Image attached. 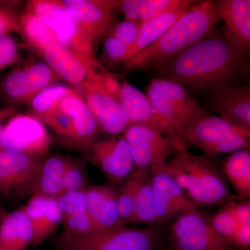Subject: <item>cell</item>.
I'll return each mask as SVG.
<instances>
[{"mask_svg":"<svg viewBox=\"0 0 250 250\" xmlns=\"http://www.w3.org/2000/svg\"><path fill=\"white\" fill-rule=\"evenodd\" d=\"M246 56L216 29L156 70V78L170 81L186 90L213 91L231 83L248 70Z\"/></svg>","mask_w":250,"mask_h":250,"instance_id":"obj_1","label":"cell"},{"mask_svg":"<svg viewBox=\"0 0 250 250\" xmlns=\"http://www.w3.org/2000/svg\"><path fill=\"white\" fill-rule=\"evenodd\" d=\"M218 22L214 1H197L159 40L125 62L123 71L157 70L210 34Z\"/></svg>","mask_w":250,"mask_h":250,"instance_id":"obj_2","label":"cell"},{"mask_svg":"<svg viewBox=\"0 0 250 250\" xmlns=\"http://www.w3.org/2000/svg\"><path fill=\"white\" fill-rule=\"evenodd\" d=\"M165 170L197 208L223 207L238 198L231 192L223 172L207 156L193 155L187 150L167 163Z\"/></svg>","mask_w":250,"mask_h":250,"instance_id":"obj_3","label":"cell"},{"mask_svg":"<svg viewBox=\"0 0 250 250\" xmlns=\"http://www.w3.org/2000/svg\"><path fill=\"white\" fill-rule=\"evenodd\" d=\"M145 94L172 138L186 146L184 133L187 126L208 115L185 88L170 81L152 79Z\"/></svg>","mask_w":250,"mask_h":250,"instance_id":"obj_4","label":"cell"},{"mask_svg":"<svg viewBox=\"0 0 250 250\" xmlns=\"http://www.w3.org/2000/svg\"><path fill=\"white\" fill-rule=\"evenodd\" d=\"M161 228H128L126 225L58 239L60 250H157L162 241Z\"/></svg>","mask_w":250,"mask_h":250,"instance_id":"obj_5","label":"cell"},{"mask_svg":"<svg viewBox=\"0 0 250 250\" xmlns=\"http://www.w3.org/2000/svg\"><path fill=\"white\" fill-rule=\"evenodd\" d=\"M184 138L188 145L209 157L249 149L250 130L236 126L221 117L207 115L189 125Z\"/></svg>","mask_w":250,"mask_h":250,"instance_id":"obj_6","label":"cell"},{"mask_svg":"<svg viewBox=\"0 0 250 250\" xmlns=\"http://www.w3.org/2000/svg\"><path fill=\"white\" fill-rule=\"evenodd\" d=\"M127 141L137 168H156L165 165L172 154L188 150L160 129L147 124L129 125L123 134Z\"/></svg>","mask_w":250,"mask_h":250,"instance_id":"obj_7","label":"cell"},{"mask_svg":"<svg viewBox=\"0 0 250 250\" xmlns=\"http://www.w3.org/2000/svg\"><path fill=\"white\" fill-rule=\"evenodd\" d=\"M171 223L174 250H237L215 231L209 215L197 208L181 213Z\"/></svg>","mask_w":250,"mask_h":250,"instance_id":"obj_8","label":"cell"},{"mask_svg":"<svg viewBox=\"0 0 250 250\" xmlns=\"http://www.w3.org/2000/svg\"><path fill=\"white\" fill-rule=\"evenodd\" d=\"M24 11L35 14L50 27L59 42L77 55L90 60H98L95 51L73 18L57 0L27 1Z\"/></svg>","mask_w":250,"mask_h":250,"instance_id":"obj_9","label":"cell"},{"mask_svg":"<svg viewBox=\"0 0 250 250\" xmlns=\"http://www.w3.org/2000/svg\"><path fill=\"white\" fill-rule=\"evenodd\" d=\"M52 143L45 125L32 115H13L5 125L2 149L7 152L42 159Z\"/></svg>","mask_w":250,"mask_h":250,"instance_id":"obj_10","label":"cell"},{"mask_svg":"<svg viewBox=\"0 0 250 250\" xmlns=\"http://www.w3.org/2000/svg\"><path fill=\"white\" fill-rule=\"evenodd\" d=\"M42 57L71 88L85 82L104 85L112 75L98 60L80 57L59 42L49 46Z\"/></svg>","mask_w":250,"mask_h":250,"instance_id":"obj_11","label":"cell"},{"mask_svg":"<svg viewBox=\"0 0 250 250\" xmlns=\"http://www.w3.org/2000/svg\"><path fill=\"white\" fill-rule=\"evenodd\" d=\"M72 89L86 105L100 131L113 136L124 133L128 118L116 96L95 82H85Z\"/></svg>","mask_w":250,"mask_h":250,"instance_id":"obj_12","label":"cell"},{"mask_svg":"<svg viewBox=\"0 0 250 250\" xmlns=\"http://www.w3.org/2000/svg\"><path fill=\"white\" fill-rule=\"evenodd\" d=\"M84 155L85 161L98 167L115 187L137 168L123 134L96 140Z\"/></svg>","mask_w":250,"mask_h":250,"instance_id":"obj_13","label":"cell"},{"mask_svg":"<svg viewBox=\"0 0 250 250\" xmlns=\"http://www.w3.org/2000/svg\"><path fill=\"white\" fill-rule=\"evenodd\" d=\"M42 161L0 149V197L19 200L31 196Z\"/></svg>","mask_w":250,"mask_h":250,"instance_id":"obj_14","label":"cell"},{"mask_svg":"<svg viewBox=\"0 0 250 250\" xmlns=\"http://www.w3.org/2000/svg\"><path fill=\"white\" fill-rule=\"evenodd\" d=\"M61 4L90 39L95 51L102 38L114 24L113 10L119 1L62 0Z\"/></svg>","mask_w":250,"mask_h":250,"instance_id":"obj_15","label":"cell"},{"mask_svg":"<svg viewBox=\"0 0 250 250\" xmlns=\"http://www.w3.org/2000/svg\"><path fill=\"white\" fill-rule=\"evenodd\" d=\"M166 164L149 170L155 202L156 225L159 228L172 223L181 213L197 208L165 170Z\"/></svg>","mask_w":250,"mask_h":250,"instance_id":"obj_16","label":"cell"},{"mask_svg":"<svg viewBox=\"0 0 250 250\" xmlns=\"http://www.w3.org/2000/svg\"><path fill=\"white\" fill-rule=\"evenodd\" d=\"M219 21L224 23L223 34L243 55L250 52V0L214 1Z\"/></svg>","mask_w":250,"mask_h":250,"instance_id":"obj_17","label":"cell"},{"mask_svg":"<svg viewBox=\"0 0 250 250\" xmlns=\"http://www.w3.org/2000/svg\"><path fill=\"white\" fill-rule=\"evenodd\" d=\"M212 106L223 119L250 130L249 85H222L212 91Z\"/></svg>","mask_w":250,"mask_h":250,"instance_id":"obj_18","label":"cell"},{"mask_svg":"<svg viewBox=\"0 0 250 250\" xmlns=\"http://www.w3.org/2000/svg\"><path fill=\"white\" fill-rule=\"evenodd\" d=\"M83 192L93 231L124 225L120 215L116 187L111 184L93 186Z\"/></svg>","mask_w":250,"mask_h":250,"instance_id":"obj_19","label":"cell"},{"mask_svg":"<svg viewBox=\"0 0 250 250\" xmlns=\"http://www.w3.org/2000/svg\"><path fill=\"white\" fill-rule=\"evenodd\" d=\"M33 229L31 247L43 243L57 231L62 224V213L55 197L41 195H31L22 207Z\"/></svg>","mask_w":250,"mask_h":250,"instance_id":"obj_20","label":"cell"},{"mask_svg":"<svg viewBox=\"0 0 250 250\" xmlns=\"http://www.w3.org/2000/svg\"><path fill=\"white\" fill-rule=\"evenodd\" d=\"M65 100L71 113L72 127L64 146L84 153L98 139L100 130L89 109L75 92L67 95Z\"/></svg>","mask_w":250,"mask_h":250,"instance_id":"obj_21","label":"cell"},{"mask_svg":"<svg viewBox=\"0 0 250 250\" xmlns=\"http://www.w3.org/2000/svg\"><path fill=\"white\" fill-rule=\"evenodd\" d=\"M117 98L126 112L128 126L134 124L153 125L172 138L168 128L154 111L146 94L127 80H124L121 82Z\"/></svg>","mask_w":250,"mask_h":250,"instance_id":"obj_22","label":"cell"},{"mask_svg":"<svg viewBox=\"0 0 250 250\" xmlns=\"http://www.w3.org/2000/svg\"><path fill=\"white\" fill-rule=\"evenodd\" d=\"M197 1L184 0L183 4L140 24L136 40L130 48L123 63L129 62L136 54L159 40L167 29Z\"/></svg>","mask_w":250,"mask_h":250,"instance_id":"obj_23","label":"cell"},{"mask_svg":"<svg viewBox=\"0 0 250 250\" xmlns=\"http://www.w3.org/2000/svg\"><path fill=\"white\" fill-rule=\"evenodd\" d=\"M57 199L62 213V236H78L93 231L83 191L63 192Z\"/></svg>","mask_w":250,"mask_h":250,"instance_id":"obj_24","label":"cell"},{"mask_svg":"<svg viewBox=\"0 0 250 250\" xmlns=\"http://www.w3.org/2000/svg\"><path fill=\"white\" fill-rule=\"evenodd\" d=\"M33 229L23 208L8 213L0 223V250H27Z\"/></svg>","mask_w":250,"mask_h":250,"instance_id":"obj_25","label":"cell"},{"mask_svg":"<svg viewBox=\"0 0 250 250\" xmlns=\"http://www.w3.org/2000/svg\"><path fill=\"white\" fill-rule=\"evenodd\" d=\"M222 172L241 201L250 198V151L241 149L229 154L223 163Z\"/></svg>","mask_w":250,"mask_h":250,"instance_id":"obj_26","label":"cell"},{"mask_svg":"<svg viewBox=\"0 0 250 250\" xmlns=\"http://www.w3.org/2000/svg\"><path fill=\"white\" fill-rule=\"evenodd\" d=\"M67 156L42 159L33 186V195L57 198L62 192V180Z\"/></svg>","mask_w":250,"mask_h":250,"instance_id":"obj_27","label":"cell"},{"mask_svg":"<svg viewBox=\"0 0 250 250\" xmlns=\"http://www.w3.org/2000/svg\"><path fill=\"white\" fill-rule=\"evenodd\" d=\"M21 34L28 46L42 57L45 49L59 42L53 31L35 14L24 11L19 17Z\"/></svg>","mask_w":250,"mask_h":250,"instance_id":"obj_28","label":"cell"},{"mask_svg":"<svg viewBox=\"0 0 250 250\" xmlns=\"http://www.w3.org/2000/svg\"><path fill=\"white\" fill-rule=\"evenodd\" d=\"M184 0H123L116 10L124 15L125 19L139 24L163 13L183 4Z\"/></svg>","mask_w":250,"mask_h":250,"instance_id":"obj_29","label":"cell"},{"mask_svg":"<svg viewBox=\"0 0 250 250\" xmlns=\"http://www.w3.org/2000/svg\"><path fill=\"white\" fill-rule=\"evenodd\" d=\"M0 98L6 107L31 103L30 86L24 66H18L0 79Z\"/></svg>","mask_w":250,"mask_h":250,"instance_id":"obj_30","label":"cell"},{"mask_svg":"<svg viewBox=\"0 0 250 250\" xmlns=\"http://www.w3.org/2000/svg\"><path fill=\"white\" fill-rule=\"evenodd\" d=\"M155 202L152 177L149 169L142 168L136 197H135L134 224L156 225Z\"/></svg>","mask_w":250,"mask_h":250,"instance_id":"obj_31","label":"cell"},{"mask_svg":"<svg viewBox=\"0 0 250 250\" xmlns=\"http://www.w3.org/2000/svg\"><path fill=\"white\" fill-rule=\"evenodd\" d=\"M142 168H136L116 186V195L122 223L134 224L135 197Z\"/></svg>","mask_w":250,"mask_h":250,"instance_id":"obj_32","label":"cell"},{"mask_svg":"<svg viewBox=\"0 0 250 250\" xmlns=\"http://www.w3.org/2000/svg\"><path fill=\"white\" fill-rule=\"evenodd\" d=\"M85 161V159L67 156L62 175V192L84 191L90 187Z\"/></svg>","mask_w":250,"mask_h":250,"instance_id":"obj_33","label":"cell"},{"mask_svg":"<svg viewBox=\"0 0 250 250\" xmlns=\"http://www.w3.org/2000/svg\"><path fill=\"white\" fill-rule=\"evenodd\" d=\"M73 93L75 91L70 86L60 84L51 85L32 99L29 103L31 115L39 119L53 109L65 97Z\"/></svg>","mask_w":250,"mask_h":250,"instance_id":"obj_34","label":"cell"},{"mask_svg":"<svg viewBox=\"0 0 250 250\" xmlns=\"http://www.w3.org/2000/svg\"><path fill=\"white\" fill-rule=\"evenodd\" d=\"M24 67L27 72L32 99L45 88L57 84L59 81L62 80L45 62H30Z\"/></svg>","mask_w":250,"mask_h":250,"instance_id":"obj_35","label":"cell"},{"mask_svg":"<svg viewBox=\"0 0 250 250\" xmlns=\"http://www.w3.org/2000/svg\"><path fill=\"white\" fill-rule=\"evenodd\" d=\"M209 220L215 231L230 243V240L239 224L233 217L228 206L225 205L216 213L209 215Z\"/></svg>","mask_w":250,"mask_h":250,"instance_id":"obj_36","label":"cell"},{"mask_svg":"<svg viewBox=\"0 0 250 250\" xmlns=\"http://www.w3.org/2000/svg\"><path fill=\"white\" fill-rule=\"evenodd\" d=\"M20 1H0V32L21 33Z\"/></svg>","mask_w":250,"mask_h":250,"instance_id":"obj_37","label":"cell"},{"mask_svg":"<svg viewBox=\"0 0 250 250\" xmlns=\"http://www.w3.org/2000/svg\"><path fill=\"white\" fill-rule=\"evenodd\" d=\"M139 27V23L125 19L113 24L106 34L113 36L130 49L136 40Z\"/></svg>","mask_w":250,"mask_h":250,"instance_id":"obj_38","label":"cell"},{"mask_svg":"<svg viewBox=\"0 0 250 250\" xmlns=\"http://www.w3.org/2000/svg\"><path fill=\"white\" fill-rule=\"evenodd\" d=\"M21 61L17 44L8 33L0 32V70L12 66Z\"/></svg>","mask_w":250,"mask_h":250,"instance_id":"obj_39","label":"cell"},{"mask_svg":"<svg viewBox=\"0 0 250 250\" xmlns=\"http://www.w3.org/2000/svg\"><path fill=\"white\" fill-rule=\"evenodd\" d=\"M129 48L113 36H104L103 45V57L109 63H123Z\"/></svg>","mask_w":250,"mask_h":250,"instance_id":"obj_40","label":"cell"},{"mask_svg":"<svg viewBox=\"0 0 250 250\" xmlns=\"http://www.w3.org/2000/svg\"><path fill=\"white\" fill-rule=\"evenodd\" d=\"M239 225L250 223V200L233 201L227 205Z\"/></svg>","mask_w":250,"mask_h":250,"instance_id":"obj_41","label":"cell"},{"mask_svg":"<svg viewBox=\"0 0 250 250\" xmlns=\"http://www.w3.org/2000/svg\"><path fill=\"white\" fill-rule=\"evenodd\" d=\"M230 243L238 249L248 250L250 247V223L238 225L230 240Z\"/></svg>","mask_w":250,"mask_h":250,"instance_id":"obj_42","label":"cell"},{"mask_svg":"<svg viewBox=\"0 0 250 250\" xmlns=\"http://www.w3.org/2000/svg\"><path fill=\"white\" fill-rule=\"evenodd\" d=\"M16 108L5 107L0 109V149H2V135L5 126V120L9 119L16 113Z\"/></svg>","mask_w":250,"mask_h":250,"instance_id":"obj_43","label":"cell"},{"mask_svg":"<svg viewBox=\"0 0 250 250\" xmlns=\"http://www.w3.org/2000/svg\"><path fill=\"white\" fill-rule=\"evenodd\" d=\"M8 213H9V212L5 209L4 207H3V206L1 205V203H0V223H1V221L4 220V218L6 216V215H7Z\"/></svg>","mask_w":250,"mask_h":250,"instance_id":"obj_44","label":"cell"}]
</instances>
